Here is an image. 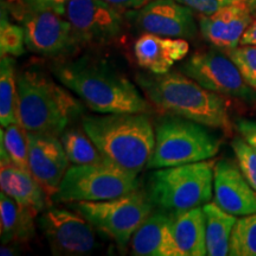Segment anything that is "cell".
Segmentation results:
<instances>
[{
  "label": "cell",
  "mask_w": 256,
  "mask_h": 256,
  "mask_svg": "<svg viewBox=\"0 0 256 256\" xmlns=\"http://www.w3.org/2000/svg\"><path fill=\"white\" fill-rule=\"evenodd\" d=\"M70 0H8L6 4L14 17L20 20L25 14L34 12H56L60 16L66 14V5Z\"/></svg>",
  "instance_id": "83f0119b"
},
{
  "label": "cell",
  "mask_w": 256,
  "mask_h": 256,
  "mask_svg": "<svg viewBox=\"0 0 256 256\" xmlns=\"http://www.w3.org/2000/svg\"><path fill=\"white\" fill-rule=\"evenodd\" d=\"M215 164L212 160H204L154 170L150 174L146 188L153 206L174 216L210 203Z\"/></svg>",
  "instance_id": "5b68a950"
},
{
  "label": "cell",
  "mask_w": 256,
  "mask_h": 256,
  "mask_svg": "<svg viewBox=\"0 0 256 256\" xmlns=\"http://www.w3.org/2000/svg\"><path fill=\"white\" fill-rule=\"evenodd\" d=\"M26 48L37 55L60 58L76 50L80 40L68 19L56 12H34L20 19Z\"/></svg>",
  "instance_id": "7c38bea8"
},
{
  "label": "cell",
  "mask_w": 256,
  "mask_h": 256,
  "mask_svg": "<svg viewBox=\"0 0 256 256\" xmlns=\"http://www.w3.org/2000/svg\"><path fill=\"white\" fill-rule=\"evenodd\" d=\"M179 72L216 94L256 104V90L243 78L229 56L218 51L196 52L179 66Z\"/></svg>",
  "instance_id": "9c48e42d"
},
{
  "label": "cell",
  "mask_w": 256,
  "mask_h": 256,
  "mask_svg": "<svg viewBox=\"0 0 256 256\" xmlns=\"http://www.w3.org/2000/svg\"><path fill=\"white\" fill-rule=\"evenodd\" d=\"M232 256H256V214L238 220L230 240Z\"/></svg>",
  "instance_id": "484cf974"
},
{
  "label": "cell",
  "mask_w": 256,
  "mask_h": 256,
  "mask_svg": "<svg viewBox=\"0 0 256 256\" xmlns=\"http://www.w3.org/2000/svg\"><path fill=\"white\" fill-rule=\"evenodd\" d=\"M145 34L191 40L197 34L194 11L176 0H152L127 16Z\"/></svg>",
  "instance_id": "4fadbf2b"
},
{
  "label": "cell",
  "mask_w": 256,
  "mask_h": 256,
  "mask_svg": "<svg viewBox=\"0 0 256 256\" xmlns=\"http://www.w3.org/2000/svg\"><path fill=\"white\" fill-rule=\"evenodd\" d=\"M60 84L98 114L147 113L150 104L124 74L106 60L83 56L51 68Z\"/></svg>",
  "instance_id": "6da1fadb"
},
{
  "label": "cell",
  "mask_w": 256,
  "mask_h": 256,
  "mask_svg": "<svg viewBox=\"0 0 256 256\" xmlns=\"http://www.w3.org/2000/svg\"><path fill=\"white\" fill-rule=\"evenodd\" d=\"M215 203L234 216L256 214V191L243 176L238 164L220 159L215 164Z\"/></svg>",
  "instance_id": "9a60e30c"
},
{
  "label": "cell",
  "mask_w": 256,
  "mask_h": 256,
  "mask_svg": "<svg viewBox=\"0 0 256 256\" xmlns=\"http://www.w3.org/2000/svg\"><path fill=\"white\" fill-rule=\"evenodd\" d=\"M25 31L20 25L12 24L8 19V10L2 2L0 20V52L2 56L20 57L25 54Z\"/></svg>",
  "instance_id": "4316f807"
},
{
  "label": "cell",
  "mask_w": 256,
  "mask_h": 256,
  "mask_svg": "<svg viewBox=\"0 0 256 256\" xmlns=\"http://www.w3.org/2000/svg\"><path fill=\"white\" fill-rule=\"evenodd\" d=\"M136 83L148 101L168 114L232 133L228 108L220 94L208 90L183 72L138 74Z\"/></svg>",
  "instance_id": "7a4b0ae2"
},
{
  "label": "cell",
  "mask_w": 256,
  "mask_h": 256,
  "mask_svg": "<svg viewBox=\"0 0 256 256\" xmlns=\"http://www.w3.org/2000/svg\"><path fill=\"white\" fill-rule=\"evenodd\" d=\"M40 226L54 255H89L98 247L94 226L75 210L50 208L43 211Z\"/></svg>",
  "instance_id": "30bf717a"
},
{
  "label": "cell",
  "mask_w": 256,
  "mask_h": 256,
  "mask_svg": "<svg viewBox=\"0 0 256 256\" xmlns=\"http://www.w3.org/2000/svg\"><path fill=\"white\" fill-rule=\"evenodd\" d=\"M0 188L2 192L14 198L34 216H37L46 209V198L49 196L31 172L24 171L14 165L2 166Z\"/></svg>",
  "instance_id": "d6986e66"
},
{
  "label": "cell",
  "mask_w": 256,
  "mask_h": 256,
  "mask_svg": "<svg viewBox=\"0 0 256 256\" xmlns=\"http://www.w3.org/2000/svg\"><path fill=\"white\" fill-rule=\"evenodd\" d=\"M139 188L138 174L107 160L102 164L69 168L58 190L51 198L56 204L110 200Z\"/></svg>",
  "instance_id": "52a82bcc"
},
{
  "label": "cell",
  "mask_w": 256,
  "mask_h": 256,
  "mask_svg": "<svg viewBox=\"0 0 256 256\" xmlns=\"http://www.w3.org/2000/svg\"><path fill=\"white\" fill-rule=\"evenodd\" d=\"M222 4L226 6V5H232V4H240V2H244L246 4V0H220ZM247 5V4H246Z\"/></svg>",
  "instance_id": "8d00e7d4"
},
{
  "label": "cell",
  "mask_w": 256,
  "mask_h": 256,
  "mask_svg": "<svg viewBox=\"0 0 256 256\" xmlns=\"http://www.w3.org/2000/svg\"><path fill=\"white\" fill-rule=\"evenodd\" d=\"M236 128L243 139L256 151V121L240 119L236 122Z\"/></svg>",
  "instance_id": "1f68e13d"
},
{
  "label": "cell",
  "mask_w": 256,
  "mask_h": 256,
  "mask_svg": "<svg viewBox=\"0 0 256 256\" xmlns=\"http://www.w3.org/2000/svg\"><path fill=\"white\" fill-rule=\"evenodd\" d=\"M174 232L183 256L208 255L206 214L203 206L174 215Z\"/></svg>",
  "instance_id": "ffe728a7"
},
{
  "label": "cell",
  "mask_w": 256,
  "mask_h": 256,
  "mask_svg": "<svg viewBox=\"0 0 256 256\" xmlns=\"http://www.w3.org/2000/svg\"><path fill=\"white\" fill-rule=\"evenodd\" d=\"M28 139L31 174L48 196L52 197L58 190L70 164L62 140L55 136L32 132H28Z\"/></svg>",
  "instance_id": "5bb4252c"
},
{
  "label": "cell",
  "mask_w": 256,
  "mask_h": 256,
  "mask_svg": "<svg viewBox=\"0 0 256 256\" xmlns=\"http://www.w3.org/2000/svg\"><path fill=\"white\" fill-rule=\"evenodd\" d=\"M241 46H256V18L252 22L241 40Z\"/></svg>",
  "instance_id": "836d02e7"
},
{
  "label": "cell",
  "mask_w": 256,
  "mask_h": 256,
  "mask_svg": "<svg viewBox=\"0 0 256 256\" xmlns=\"http://www.w3.org/2000/svg\"><path fill=\"white\" fill-rule=\"evenodd\" d=\"M19 124L28 132L60 136L74 118L82 113L78 100L37 68L17 74Z\"/></svg>",
  "instance_id": "277c9868"
},
{
  "label": "cell",
  "mask_w": 256,
  "mask_h": 256,
  "mask_svg": "<svg viewBox=\"0 0 256 256\" xmlns=\"http://www.w3.org/2000/svg\"><path fill=\"white\" fill-rule=\"evenodd\" d=\"M190 44L184 38L162 37L144 34L134 44V57L140 68L154 75L171 72L174 64L185 60Z\"/></svg>",
  "instance_id": "e0dca14e"
},
{
  "label": "cell",
  "mask_w": 256,
  "mask_h": 256,
  "mask_svg": "<svg viewBox=\"0 0 256 256\" xmlns=\"http://www.w3.org/2000/svg\"><path fill=\"white\" fill-rule=\"evenodd\" d=\"M176 2L202 16L214 14L224 6L220 0H176Z\"/></svg>",
  "instance_id": "4dcf8cb0"
},
{
  "label": "cell",
  "mask_w": 256,
  "mask_h": 256,
  "mask_svg": "<svg viewBox=\"0 0 256 256\" xmlns=\"http://www.w3.org/2000/svg\"><path fill=\"white\" fill-rule=\"evenodd\" d=\"M2 166L14 165L30 172L28 130L20 124H14L0 130Z\"/></svg>",
  "instance_id": "cb8c5ba5"
},
{
  "label": "cell",
  "mask_w": 256,
  "mask_h": 256,
  "mask_svg": "<svg viewBox=\"0 0 256 256\" xmlns=\"http://www.w3.org/2000/svg\"><path fill=\"white\" fill-rule=\"evenodd\" d=\"M206 127L174 114L160 118L156 122V146L147 168H172L216 156L220 142Z\"/></svg>",
  "instance_id": "8992f818"
},
{
  "label": "cell",
  "mask_w": 256,
  "mask_h": 256,
  "mask_svg": "<svg viewBox=\"0 0 256 256\" xmlns=\"http://www.w3.org/2000/svg\"><path fill=\"white\" fill-rule=\"evenodd\" d=\"M241 72L244 81L256 90V46H242L226 54Z\"/></svg>",
  "instance_id": "f1b7e54d"
},
{
  "label": "cell",
  "mask_w": 256,
  "mask_h": 256,
  "mask_svg": "<svg viewBox=\"0 0 256 256\" xmlns=\"http://www.w3.org/2000/svg\"><path fill=\"white\" fill-rule=\"evenodd\" d=\"M18 254V248L17 247H11L10 243H2V249H0V255L2 256H14Z\"/></svg>",
  "instance_id": "e575fe53"
},
{
  "label": "cell",
  "mask_w": 256,
  "mask_h": 256,
  "mask_svg": "<svg viewBox=\"0 0 256 256\" xmlns=\"http://www.w3.org/2000/svg\"><path fill=\"white\" fill-rule=\"evenodd\" d=\"M82 127L104 156L139 174L156 146V130L147 113L86 115Z\"/></svg>",
  "instance_id": "3957f363"
},
{
  "label": "cell",
  "mask_w": 256,
  "mask_h": 256,
  "mask_svg": "<svg viewBox=\"0 0 256 256\" xmlns=\"http://www.w3.org/2000/svg\"><path fill=\"white\" fill-rule=\"evenodd\" d=\"M203 210L206 214L208 255H229L230 240L238 218L224 211L216 203L206 204L203 206Z\"/></svg>",
  "instance_id": "7402d4cb"
},
{
  "label": "cell",
  "mask_w": 256,
  "mask_h": 256,
  "mask_svg": "<svg viewBox=\"0 0 256 256\" xmlns=\"http://www.w3.org/2000/svg\"><path fill=\"white\" fill-rule=\"evenodd\" d=\"M64 16L80 43L108 44L119 38L124 30L120 10L104 0H70Z\"/></svg>",
  "instance_id": "8fae6325"
},
{
  "label": "cell",
  "mask_w": 256,
  "mask_h": 256,
  "mask_svg": "<svg viewBox=\"0 0 256 256\" xmlns=\"http://www.w3.org/2000/svg\"><path fill=\"white\" fill-rule=\"evenodd\" d=\"M0 124L4 128L19 124L17 72L12 56H2L0 62Z\"/></svg>",
  "instance_id": "603a6c76"
},
{
  "label": "cell",
  "mask_w": 256,
  "mask_h": 256,
  "mask_svg": "<svg viewBox=\"0 0 256 256\" xmlns=\"http://www.w3.org/2000/svg\"><path fill=\"white\" fill-rule=\"evenodd\" d=\"M69 206L121 248L127 247L154 210L147 192L142 190L110 200L76 202Z\"/></svg>",
  "instance_id": "ba28073f"
},
{
  "label": "cell",
  "mask_w": 256,
  "mask_h": 256,
  "mask_svg": "<svg viewBox=\"0 0 256 256\" xmlns=\"http://www.w3.org/2000/svg\"><path fill=\"white\" fill-rule=\"evenodd\" d=\"M60 140L72 165H95L110 160L98 150L84 130L66 128L60 136Z\"/></svg>",
  "instance_id": "d4e9b609"
},
{
  "label": "cell",
  "mask_w": 256,
  "mask_h": 256,
  "mask_svg": "<svg viewBox=\"0 0 256 256\" xmlns=\"http://www.w3.org/2000/svg\"><path fill=\"white\" fill-rule=\"evenodd\" d=\"M246 4L252 11V14H255L256 12V0H246Z\"/></svg>",
  "instance_id": "d590c367"
},
{
  "label": "cell",
  "mask_w": 256,
  "mask_h": 256,
  "mask_svg": "<svg viewBox=\"0 0 256 256\" xmlns=\"http://www.w3.org/2000/svg\"><path fill=\"white\" fill-rule=\"evenodd\" d=\"M232 147L243 176L256 191V151L243 138H235Z\"/></svg>",
  "instance_id": "f546056e"
},
{
  "label": "cell",
  "mask_w": 256,
  "mask_h": 256,
  "mask_svg": "<svg viewBox=\"0 0 256 256\" xmlns=\"http://www.w3.org/2000/svg\"><path fill=\"white\" fill-rule=\"evenodd\" d=\"M130 246L136 256H183L176 242L174 215L160 210L136 230Z\"/></svg>",
  "instance_id": "ac0fdd59"
},
{
  "label": "cell",
  "mask_w": 256,
  "mask_h": 256,
  "mask_svg": "<svg viewBox=\"0 0 256 256\" xmlns=\"http://www.w3.org/2000/svg\"><path fill=\"white\" fill-rule=\"evenodd\" d=\"M104 2L119 10H138L152 0H104Z\"/></svg>",
  "instance_id": "d6a6232c"
},
{
  "label": "cell",
  "mask_w": 256,
  "mask_h": 256,
  "mask_svg": "<svg viewBox=\"0 0 256 256\" xmlns=\"http://www.w3.org/2000/svg\"><path fill=\"white\" fill-rule=\"evenodd\" d=\"M252 22V11L244 2H240L223 6L214 14L202 16L200 28L203 37L214 46L232 50L241 44Z\"/></svg>",
  "instance_id": "2e32d148"
},
{
  "label": "cell",
  "mask_w": 256,
  "mask_h": 256,
  "mask_svg": "<svg viewBox=\"0 0 256 256\" xmlns=\"http://www.w3.org/2000/svg\"><path fill=\"white\" fill-rule=\"evenodd\" d=\"M34 217L14 198L2 191L0 194V220H2V242H26L34 234Z\"/></svg>",
  "instance_id": "44dd1931"
}]
</instances>
